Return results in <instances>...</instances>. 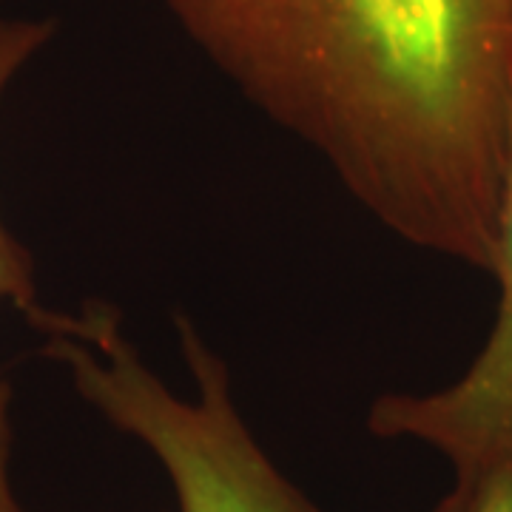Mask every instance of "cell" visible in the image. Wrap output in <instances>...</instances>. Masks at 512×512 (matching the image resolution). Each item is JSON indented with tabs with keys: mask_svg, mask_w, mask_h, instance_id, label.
<instances>
[{
	"mask_svg": "<svg viewBox=\"0 0 512 512\" xmlns=\"http://www.w3.org/2000/svg\"><path fill=\"white\" fill-rule=\"evenodd\" d=\"M52 35V23L40 20H0V97L15 80V74L32 60L37 49ZM0 305L18 308L29 322L43 305L37 302L32 256L0 220ZM9 390L0 382V512H23L9 481Z\"/></svg>",
	"mask_w": 512,
	"mask_h": 512,
	"instance_id": "cell-4",
	"label": "cell"
},
{
	"mask_svg": "<svg viewBox=\"0 0 512 512\" xmlns=\"http://www.w3.org/2000/svg\"><path fill=\"white\" fill-rule=\"evenodd\" d=\"M217 72L421 251L493 271L512 0H163Z\"/></svg>",
	"mask_w": 512,
	"mask_h": 512,
	"instance_id": "cell-1",
	"label": "cell"
},
{
	"mask_svg": "<svg viewBox=\"0 0 512 512\" xmlns=\"http://www.w3.org/2000/svg\"><path fill=\"white\" fill-rule=\"evenodd\" d=\"M37 330L77 393L163 464L180 512H319L256 444L237 413L228 367L185 316L177 333L194 399H180L148 370L111 305L49 311Z\"/></svg>",
	"mask_w": 512,
	"mask_h": 512,
	"instance_id": "cell-2",
	"label": "cell"
},
{
	"mask_svg": "<svg viewBox=\"0 0 512 512\" xmlns=\"http://www.w3.org/2000/svg\"><path fill=\"white\" fill-rule=\"evenodd\" d=\"M436 512H512V461L453 481V490Z\"/></svg>",
	"mask_w": 512,
	"mask_h": 512,
	"instance_id": "cell-5",
	"label": "cell"
},
{
	"mask_svg": "<svg viewBox=\"0 0 512 512\" xmlns=\"http://www.w3.org/2000/svg\"><path fill=\"white\" fill-rule=\"evenodd\" d=\"M498 311L484 348L456 382L427 396L390 393L370 410V430L384 439H416L436 447L453 467V481L512 461V143L493 271Z\"/></svg>",
	"mask_w": 512,
	"mask_h": 512,
	"instance_id": "cell-3",
	"label": "cell"
}]
</instances>
